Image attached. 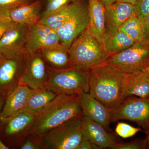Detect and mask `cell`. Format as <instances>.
<instances>
[{
	"mask_svg": "<svg viewBox=\"0 0 149 149\" xmlns=\"http://www.w3.org/2000/svg\"><path fill=\"white\" fill-rule=\"evenodd\" d=\"M134 74L122 72L107 63L91 70L90 95L110 109L119 104L133 82Z\"/></svg>",
	"mask_w": 149,
	"mask_h": 149,
	"instance_id": "obj_1",
	"label": "cell"
},
{
	"mask_svg": "<svg viewBox=\"0 0 149 149\" xmlns=\"http://www.w3.org/2000/svg\"><path fill=\"white\" fill-rule=\"evenodd\" d=\"M83 116L79 95H58L36 116L29 134L42 137L66 121Z\"/></svg>",
	"mask_w": 149,
	"mask_h": 149,
	"instance_id": "obj_2",
	"label": "cell"
},
{
	"mask_svg": "<svg viewBox=\"0 0 149 149\" xmlns=\"http://www.w3.org/2000/svg\"><path fill=\"white\" fill-rule=\"evenodd\" d=\"M68 52L72 66L90 71L106 63L110 56L88 27L73 42Z\"/></svg>",
	"mask_w": 149,
	"mask_h": 149,
	"instance_id": "obj_3",
	"label": "cell"
},
{
	"mask_svg": "<svg viewBox=\"0 0 149 149\" xmlns=\"http://www.w3.org/2000/svg\"><path fill=\"white\" fill-rule=\"evenodd\" d=\"M48 73L46 88L57 95H80L89 92L90 70L75 66L62 69L48 67Z\"/></svg>",
	"mask_w": 149,
	"mask_h": 149,
	"instance_id": "obj_4",
	"label": "cell"
},
{
	"mask_svg": "<svg viewBox=\"0 0 149 149\" xmlns=\"http://www.w3.org/2000/svg\"><path fill=\"white\" fill-rule=\"evenodd\" d=\"M106 63L127 74L144 71L149 67V42L137 41L124 50L110 55Z\"/></svg>",
	"mask_w": 149,
	"mask_h": 149,
	"instance_id": "obj_5",
	"label": "cell"
},
{
	"mask_svg": "<svg viewBox=\"0 0 149 149\" xmlns=\"http://www.w3.org/2000/svg\"><path fill=\"white\" fill-rule=\"evenodd\" d=\"M82 117L74 118L42 137V149H76L83 139Z\"/></svg>",
	"mask_w": 149,
	"mask_h": 149,
	"instance_id": "obj_6",
	"label": "cell"
},
{
	"mask_svg": "<svg viewBox=\"0 0 149 149\" xmlns=\"http://www.w3.org/2000/svg\"><path fill=\"white\" fill-rule=\"evenodd\" d=\"M36 116L20 111L0 120V138L9 149H19L29 134Z\"/></svg>",
	"mask_w": 149,
	"mask_h": 149,
	"instance_id": "obj_7",
	"label": "cell"
},
{
	"mask_svg": "<svg viewBox=\"0 0 149 149\" xmlns=\"http://www.w3.org/2000/svg\"><path fill=\"white\" fill-rule=\"evenodd\" d=\"M111 122L120 120L135 122L148 132L149 130V96L127 97L119 104L110 109Z\"/></svg>",
	"mask_w": 149,
	"mask_h": 149,
	"instance_id": "obj_8",
	"label": "cell"
},
{
	"mask_svg": "<svg viewBox=\"0 0 149 149\" xmlns=\"http://www.w3.org/2000/svg\"><path fill=\"white\" fill-rule=\"evenodd\" d=\"M89 22L88 4L82 1L72 16L56 31L61 44L68 49L74 40L87 29Z\"/></svg>",
	"mask_w": 149,
	"mask_h": 149,
	"instance_id": "obj_9",
	"label": "cell"
},
{
	"mask_svg": "<svg viewBox=\"0 0 149 149\" xmlns=\"http://www.w3.org/2000/svg\"><path fill=\"white\" fill-rule=\"evenodd\" d=\"M48 77V67L40 52L26 56L25 67L19 85H25L32 90L46 88Z\"/></svg>",
	"mask_w": 149,
	"mask_h": 149,
	"instance_id": "obj_10",
	"label": "cell"
},
{
	"mask_svg": "<svg viewBox=\"0 0 149 149\" xmlns=\"http://www.w3.org/2000/svg\"><path fill=\"white\" fill-rule=\"evenodd\" d=\"M29 26L16 24L4 33L0 40V53L6 58L24 54Z\"/></svg>",
	"mask_w": 149,
	"mask_h": 149,
	"instance_id": "obj_11",
	"label": "cell"
},
{
	"mask_svg": "<svg viewBox=\"0 0 149 149\" xmlns=\"http://www.w3.org/2000/svg\"><path fill=\"white\" fill-rule=\"evenodd\" d=\"M61 45L57 32L39 22L29 26L24 54L26 56L46 48Z\"/></svg>",
	"mask_w": 149,
	"mask_h": 149,
	"instance_id": "obj_12",
	"label": "cell"
},
{
	"mask_svg": "<svg viewBox=\"0 0 149 149\" xmlns=\"http://www.w3.org/2000/svg\"><path fill=\"white\" fill-rule=\"evenodd\" d=\"M25 63L23 55L6 58L0 65V94L7 96L19 85Z\"/></svg>",
	"mask_w": 149,
	"mask_h": 149,
	"instance_id": "obj_13",
	"label": "cell"
},
{
	"mask_svg": "<svg viewBox=\"0 0 149 149\" xmlns=\"http://www.w3.org/2000/svg\"><path fill=\"white\" fill-rule=\"evenodd\" d=\"M78 95L83 116L101 124L109 131L111 123L110 109L89 93H83Z\"/></svg>",
	"mask_w": 149,
	"mask_h": 149,
	"instance_id": "obj_14",
	"label": "cell"
},
{
	"mask_svg": "<svg viewBox=\"0 0 149 149\" xmlns=\"http://www.w3.org/2000/svg\"><path fill=\"white\" fill-rule=\"evenodd\" d=\"M105 7V31L119 29L131 17L137 15L135 6L129 3L118 1Z\"/></svg>",
	"mask_w": 149,
	"mask_h": 149,
	"instance_id": "obj_15",
	"label": "cell"
},
{
	"mask_svg": "<svg viewBox=\"0 0 149 149\" xmlns=\"http://www.w3.org/2000/svg\"><path fill=\"white\" fill-rule=\"evenodd\" d=\"M81 120L83 134L97 149H114L117 143L112 135L106 131L102 125L84 116Z\"/></svg>",
	"mask_w": 149,
	"mask_h": 149,
	"instance_id": "obj_16",
	"label": "cell"
},
{
	"mask_svg": "<svg viewBox=\"0 0 149 149\" xmlns=\"http://www.w3.org/2000/svg\"><path fill=\"white\" fill-rule=\"evenodd\" d=\"M43 5L42 0H35L19 7L10 12V19L17 24L29 26L37 24L42 17Z\"/></svg>",
	"mask_w": 149,
	"mask_h": 149,
	"instance_id": "obj_17",
	"label": "cell"
},
{
	"mask_svg": "<svg viewBox=\"0 0 149 149\" xmlns=\"http://www.w3.org/2000/svg\"><path fill=\"white\" fill-rule=\"evenodd\" d=\"M32 89L19 85L6 97L0 120L13 116L21 111L25 106Z\"/></svg>",
	"mask_w": 149,
	"mask_h": 149,
	"instance_id": "obj_18",
	"label": "cell"
},
{
	"mask_svg": "<svg viewBox=\"0 0 149 149\" xmlns=\"http://www.w3.org/2000/svg\"><path fill=\"white\" fill-rule=\"evenodd\" d=\"M90 32L102 42L105 32V7L100 0H88Z\"/></svg>",
	"mask_w": 149,
	"mask_h": 149,
	"instance_id": "obj_19",
	"label": "cell"
},
{
	"mask_svg": "<svg viewBox=\"0 0 149 149\" xmlns=\"http://www.w3.org/2000/svg\"><path fill=\"white\" fill-rule=\"evenodd\" d=\"M135 42L119 29L105 31L102 40L105 51L110 55L124 50Z\"/></svg>",
	"mask_w": 149,
	"mask_h": 149,
	"instance_id": "obj_20",
	"label": "cell"
},
{
	"mask_svg": "<svg viewBox=\"0 0 149 149\" xmlns=\"http://www.w3.org/2000/svg\"><path fill=\"white\" fill-rule=\"evenodd\" d=\"M49 67L55 69L69 68L72 66L68 49L63 45L46 48L40 52Z\"/></svg>",
	"mask_w": 149,
	"mask_h": 149,
	"instance_id": "obj_21",
	"label": "cell"
},
{
	"mask_svg": "<svg viewBox=\"0 0 149 149\" xmlns=\"http://www.w3.org/2000/svg\"><path fill=\"white\" fill-rule=\"evenodd\" d=\"M57 95L46 88L32 90L25 106L20 111L37 115Z\"/></svg>",
	"mask_w": 149,
	"mask_h": 149,
	"instance_id": "obj_22",
	"label": "cell"
},
{
	"mask_svg": "<svg viewBox=\"0 0 149 149\" xmlns=\"http://www.w3.org/2000/svg\"><path fill=\"white\" fill-rule=\"evenodd\" d=\"M82 1L74 0L63 8L42 16L39 22L56 32L72 16Z\"/></svg>",
	"mask_w": 149,
	"mask_h": 149,
	"instance_id": "obj_23",
	"label": "cell"
},
{
	"mask_svg": "<svg viewBox=\"0 0 149 149\" xmlns=\"http://www.w3.org/2000/svg\"><path fill=\"white\" fill-rule=\"evenodd\" d=\"M132 84L126 92L125 98L130 96L146 97L149 96V75L144 71L133 73Z\"/></svg>",
	"mask_w": 149,
	"mask_h": 149,
	"instance_id": "obj_24",
	"label": "cell"
},
{
	"mask_svg": "<svg viewBox=\"0 0 149 149\" xmlns=\"http://www.w3.org/2000/svg\"><path fill=\"white\" fill-rule=\"evenodd\" d=\"M119 29L135 42L143 40L144 29L143 23L137 15L131 17L125 22Z\"/></svg>",
	"mask_w": 149,
	"mask_h": 149,
	"instance_id": "obj_25",
	"label": "cell"
},
{
	"mask_svg": "<svg viewBox=\"0 0 149 149\" xmlns=\"http://www.w3.org/2000/svg\"><path fill=\"white\" fill-rule=\"evenodd\" d=\"M34 1L35 0H0V19L11 21L9 14L12 10Z\"/></svg>",
	"mask_w": 149,
	"mask_h": 149,
	"instance_id": "obj_26",
	"label": "cell"
},
{
	"mask_svg": "<svg viewBox=\"0 0 149 149\" xmlns=\"http://www.w3.org/2000/svg\"><path fill=\"white\" fill-rule=\"evenodd\" d=\"M74 0H43L44 4V10L42 12V17L63 8L68 5L74 1Z\"/></svg>",
	"mask_w": 149,
	"mask_h": 149,
	"instance_id": "obj_27",
	"label": "cell"
},
{
	"mask_svg": "<svg viewBox=\"0 0 149 149\" xmlns=\"http://www.w3.org/2000/svg\"><path fill=\"white\" fill-rule=\"evenodd\" d=\"M115 131L119 137L123 139H128L133 137L142 130L141 128H136L125 123L118 122Z\"/></svg>",
	"mask_w": 149,
	"mask_h": 149,
	"instance_id": "obj_28",
	"label": "cell"
},
{
	"mask_svg": "<svg viewBox=\"0 0 149 149\" xmlns=\"http://www.w3.org/2000/svg\"><path fill=\"white\" fill-rule=\"evenodd\" d=\"M20 149H42V137L29 134L22 144Z\"/></svg>",
	"mask_w": 149,
	"mask_h": 149,
	"instance_id": "obj_29",
	"label": "cell"
},
{
	"mask_svg": "<svg viewBox=\"0 0 149 149\" xmlns=\"http://www.w3.org/2000/svg\"><path fill=\"white\" fill-rule=\"evenodd\" d=\"M135 6L136 14L143 23L149 13V0H137Z\"/></svg>",
	"mask_w": 149,
	"mask_h": 149,
	"instance_id": "obj_30",
	"label": "cell"
},
{
	"mask_svg": "<svg viewBox=\"0 0 149 149\" xmlns=\"http://www.w3.org/2000/svg\"><path fill=\"white\" fill-rule=\"evenodd\" d=\"M146 147L145 141H135L126 143H117L113 149H141Z\"/></svg>",
	"mask_w": 149,
	"mask_h": 149,
	"instance_id": "obj_31",
	"label": "cell"
},
{
	"mask_svg": "<svg viewBox=\"0 0 149 149\" xmlns=\"http://www.w3.org/2000/svg\"><path fill=\"white\" fill-rule=\"evenodd\" d=\"M17 23L11 21H6L0 19V40L3 35L9 29Z\"/></svg>",
	"mask_w": 149,
	"mask_h": 149,
	"instance_id": "obj_32",
	"label": "cell"
},
{
	"mask_svg": "<svg viewBox=\"0 0 149 149\" xmlns=\"http://www.w3.org/2000/svg\"><path fill=\"white\" fill-rule=\"evenodd\" d=\"M97 149V148L92 144L88 137L83 134V139L76 149Z\"/></svg>",
	"mask_w": 149,
	"mask_h": 149,
	"instance_id": "obj_33",
	"label": "cell"
},
{
	"mask_svg": "<svg viewBox=\"0 0 149 149\" xmlns=\"http://www.w3.org/2000/svg\"><path fill=\"white\" fill-rule=\"evenodd\" d=\"M143 24L144 29L143 40L149 42V13L144 19Z\"/></svg>",
	"mask_w": 149,
	"mask_h": 149,
	"instance_id": "obj_34",
	"label": "cell"
},
{
	"mask_svg": "<svg viewBox=\"0 0 149 149\" xmlns=\"http://www.w3.org/2000/svg\"><path fill=\"white\" fill-rule=\"evenodd\" d=\"M6 97V96L0 94V113L2 110L3 107L5 102Z\"/></svg>",
	"mask_w": 149,
	"mask_h": 149,
	"instance_id": "obj_35",
	"label": "cell"
},
{
	"mask_svg": "<svg viewBox=\"0 0 149 149\" xmlns=\"http://www.w3.org/2000/svg\"><path fill=\"white\" fill-rule=\"evenodd\" d=\"M105 6L109 5L116 2L120 1V0H100Z\"/></svg>",
	"mask_w": 149,
	"mask_h": 149,
	"instance_id": "obj_36",
	"label": "cell"
},
{
	"mask_svg": "<svg viewBox=\"0 0 149 149\" xmlns=\"http://www.w3.org/2000/svg\"><path fill=\"white\" fill-rule=\"evenodd\" d=\"M137 0H120V1L129 3L131 4H133V5L135 6L136 2H137Z\"/></svg>",
	"mask_w": 149,
	"mask_h": 149,
	"instance_id": "obj_37",
	"label": "cell"
},
{
	"mask_svg": "<svg viewBox=\"0 0 149 149\" xmlns=\"http://www.w3.org/2000/svg\"><path fill=\"white\" fill-rule=\"evenodd\" d=\"M0 149H9L8 147L3 143L0 138Z\"/></svg>",
	"mask_w": 149,
	"mask_h": 149,
	"instance_id": "obj_38",
	"label": "cell"
},
{
	"mask_svg": "<svg viewBox=\"0 0 149 149\" xmlns=\"http://www.w3.org/2000/svg\"><path fill=\"white\" fill-rule=\"evenodd\" d=\"M148 135L147 136L146 140L145 141V143H146V146H147L148 148L149 149V130L148 131Z\"/></svg>",
	"mask_w": 149,
	"mask_h": 149,
	"instance_id": "obj_39",
	"label": "cell"
},
{
	"mask_svg": "<svg viewBox=\"0 0 149 149\" xmlns=\"http://www.w3.org/2000/svg\"><path fill=\"white\" fill-rule=\"evenodd\" d=\"M6 59V58L2 54L0 53V65Z\"/></svg>",
	"mask_w": 149,
	"mask_h": 149,
	"instance_id": "obj_40",
	"label": "cell"
},
{
	"mask_svg": "<svg viewBox=\"0 0 149 149\" xmlns=\"http://www.w3.org/2000/svg\"><path fill=\"white\" fill-rule=\"evenodd\" d=\"M143 71H145L146 73H147V74L149 75V67L148 68H146V69L145 70Z\"/></svg>",
	"mask_w": 149,
	"mask_h": 149,
	"instance_id": "obj_41",
	"label": "cell"
}]
</instances>
